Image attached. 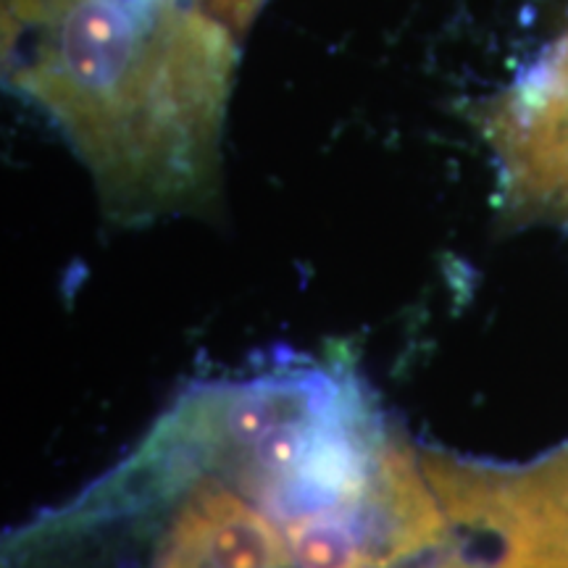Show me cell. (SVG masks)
<instances>
[{
	"instance_id": "cell-4",
	"label": "cell",
	"mask_w": 568,
	"mask_h": 568,
	"mask_svg": "<svg viewBox=\"0 0 568 568\" xmlns=\"http://www.w3.org/2000/svg\"><path fill=\"white\" fill-rule=\"evenodd\" d=\"M211 17H216L234 38L243 40L247 30L255 24L258 13L264 11L268 0H197Z\"/></svg>"
},
{
	"instance_id": "cell-1",
	"label": "cell",
	"mask_w": 568,
	"mask_h": 568,
	"mask_svg": "<svg viewBox=\"0 0 568 568\" xmlns=\"http://www.w3.org/2000/svg\"><path fill=\"white\" fill-rule=\"evenodd\" d=\"M9 82L88 169L119 226L222 193L240 38L197 0H3Z\"/></svg>"
},
{
	"instance_id": "cell-3",
	"label": "cell",
	"mask_w": 568,
	"mask_h": 568,
	"mask_svg": "<svg viewBox=\"0 0 568 568\" xmlns=\"http://www.w3.org/2000/svg\"><path fill=\"white\" fill-rule=\"evenodd\" d=\"M524 495L539 539L556 566L568 568V445L527 466Z\"/></svg>"
},
{
	"instance_id": "cell-2",
	"label": "cell",
	"mask_w": 568,
	"mask_h": 568,
	"mask_svg": "<svg viewBox=\"0 0 568 568\" xmlns=\"http://www.w3.org/2000/svg\"><path fill=\"white\" fill-rule=\"evenodd\" d=\"M514 226L568 224V30L474 113Z\"/></svg>"
},
{
	"instance_id": "cell-5",
	"label": "cell",
	"mask_w": 568,
	"mask_h": 568,
	"mask_svg": "<svg viewBox=\"0 0 568 568\" xmlns=\"http://www.w3.org/2000/svg\"><path fill=\"white\" fill-rule=\"evenodd\" d=\"M406 568H489L477 550L466 542L464 537L453 542L450 548L435 552V556L416 560Z\"/></svg>"
}]
</instances>
